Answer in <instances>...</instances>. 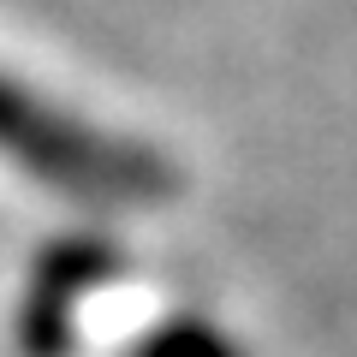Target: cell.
Masks as SVG:
<instances>
[{
    "label": "cell",
    "mask_w": 357,
    "mask_h": 357,
    "mask_svg": "<svg viewBox=\"0 0 357 357\" xmlns=\"http://www.w3.org/2000/svg\"><path fill=\"white\" fill-rule=\"evenodd\" d=\"M0 155L60 185L66 197H89V203H161L173 185L167 167L149 161L143 149L96 137L77 119L30 102L6 84H0Z\"/></svg>",
    "instance_id": "obj_1"
},
{
    "label": "cell",
    "mask_w": 357,
    "mask_h": 357,
    "mask_svg": "<svg viewBox=\"0 0 357 357\" xmlns=\"http://www.w3.org/2000/svg\"><path fill=\"white\" fill-rule=\"evenodd\" d=\"M107 268H114V256H107L102 244H84V238L66 244V250H54L48 262H42L36 292L18 310V340H24L30 357H60L66 345H72V310Z\"/></svg>",
    "instance_id": "obj_2"
},
{
    "label": "cell",
    "mask_w": 357,
    "mask_h": 357,
    "mask_svg": "<svg viewBox=\"0 0 357 357\" xmlns=\"http://www.w3.org/2000/svg\"><path fill=\"white\" fill-rule=\"evenodd\" d=\"M137 357H238V345L208 321H167L137 345Z\"/></svg>",
    "instance_id": "obj_3"
}]
</instances>
